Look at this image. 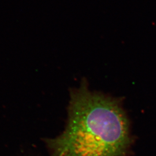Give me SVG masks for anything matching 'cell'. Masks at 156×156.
Segmentation results:
<instances>
[{
  "label": "cell",
  "mask_w": 156,
  "mask_h": 156,
  "mask_svg": "<svg viewBox=\"0 0 156 156\" xmlns=\"http://www.w3.org/2000/svg\"><path fill=\"white\" fill-rule=\"evenodd\" d=\"M130 144L128 119L118 101L86 84L71 93L64 132L48 141L52 156H124Z\"/></svg>",
  "instance_id": "6da1fadb"
}]
</instances>
